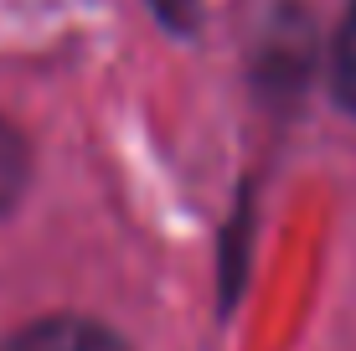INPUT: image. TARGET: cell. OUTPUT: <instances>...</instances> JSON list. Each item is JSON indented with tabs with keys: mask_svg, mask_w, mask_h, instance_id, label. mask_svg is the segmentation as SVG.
Listing matches in <instances>:
<instances>
[{
	"mask_svg": "<svg viewBox=\"0 0 356 351\" xmlns=\"http://www.w3.org/2000/svg\"><path fill=\"white\" fill-rule=\"evenodd\" d=\"M0 351H129V346L88 316H47L21 325Z\"/></svg>",
	"mask_w": 356,
	"mask_h": 351,
	"instance_id": "1",
	"label": "cell"
},
{
	"mask_svg": "<svg viewBox=\"0 0 356 351\" xmlns=\"http://www.w3.org/2000/svg\"><path fill=\"white\" fill-rule=\"evenodd\" d=\"M26 181H31V145L6 114H0V217L21 202Z\"/></svg>",
	"mask_w": 356,
	"mask_h": 351,
	"instance_id": "2",
	"label": "cell"
},
{
	"mask_svg": "<svg viewBox=\"0 0 356 351\" xmlns=\"http://www.w3.org/2000/svg\"><path fill=\"white\" fill-rule=\"evenodd\" d=\"M330 93L346 114H356V0L346 6L336 42H330Z\"/></svg>",
	"mask_w": 356,
	"mask_h": 351,
	"instance_id": "3",
	"label": "cell"
},
{
	"mask_svg": "<svg viewBox=\"0 0 356 351\" xmlns=\"http://www.w3.org/2000/svg\"><path fill=\"white\" fill-rule=\"evenodd\" d=\"M150 10L161 16L165 31H191L196 16H202V0H150Z\"/></svg>",
	"mask_w": 356,
	"mask_h": 351,
	"instance_id": "4",
	"label": "cell"
}]
</instances>
